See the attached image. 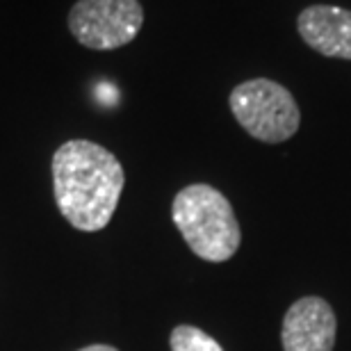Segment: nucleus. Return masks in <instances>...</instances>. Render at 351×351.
I'll list each match as a JSON object with an SVG mask.
<instances>
[{
    "mask_svg": "<svg viewBox=\"0 0 351 351\" xmlns=\"http://www.w3.org/2000/svg\"><path fill=\"white\" fill-rule=\"evenodd\" d=\"M171 351H223V347L217 342L213 335L201 331L199 326L180 324L176 326L169 335Z\"/></svg>",
    "mask_w": 351,
    "mask_h": 351,
    "instance_id": "0eeeda50",
    "label": "nucleus"
},
{
    "mask_svg": "<svg viewBox=\"0 0 351 351\" xmlns=\"http://www.w3.org/2000/svg\"><path fill=\"white\" fill-rule=\"evenodd\" d=\"M335 313L322 297H304L287 308L280 328L283 351H333Z\"/></svg>",
    "mask_w": 351,
    "mask_h": 351,
    "instance_id": "39448f33",
    "label": "nucleus"
},
{
    "mask_svg": "<svg viewBox=\"0 0 351 351\" xmlns=\"http://www.w3.org/2000/svg\"><path fill=\"white\" fill-rule=\"evenodd\" d=\"M69 32L91 51H117L128 46L144 25L139 0H78L66 16Z\"/></svg>",
    "mask_w": 351,
    "mask_h": 351,
    "instance_id": "20e7f679",
    "label": "nucleus"
},
{
    "mask_svg": "<svg viewBox=\"0 0 351 351\" xmlns=\"http://www.w3.org/2000/svg\"><path fill=\"white\" fill-rule=\"evenodd\" d=\"M297 30L324 58L351 62V12L333 5H311L297 16Z\"/></svg>",
    "mask_w": 351,
    "mask_h": 351,
    "instance_id": "423d86ee",
    "label": "nucleus"
},
{
    "mask_svg": "<svg viewBox=\"0 0 351 351\" xmlns=\"http://www.w3.org/2000/svg\"><path fill=\"white\" fill-rule=\"evenodd\" d=\"M78 351H119L117 347H110V345H89V347H82Z\"/></svg>",
    "mask_w": 351,
    "mask_h": 351,
    "instance_id": "6e6552de",
    "label": "nucleus"
},
{
    "mask_svg": "<svg viewBox=\"0 0 351 351\" xmlns=\"http://www.w3.org/2000/svg\"><path fill=\"white\" fill-rule=\"evenodd\" d=\"M235 121L265 144H280L297 135L301 114L294 96L267 78L240 82L228 98Z\"/></svg>",
    "mask_w": 351,
    "mask_h": 351,
    "instance_id": "7ed1b4c3",
    "label": "nucleus"
},
{
    "mask_svg": "<svg viewBox=\"0 0 351 351\" xmlns=\"http://www.w3.org/2000/svg\"><path fill=\"white\" fill-rule=\"evenodd\" d=\"M51 171L55 203L73 228L96 233L108 226L125 185L114 153L89 139H71L55 151Z\"/></svg>",
    "mask_w": 351,
    "mask_h": 351,
    "instance_id": "f257e3e1",
    "label": "nucleus"
},
{
    "mask_svg": "<svg viewBox=\"0 0 351 351\" xmlns=\"http://www.w3.org/2000/svg\"><path fill=\"white\" fill-rule=\"evenodd\" d=\"M171 219L187 247L201 261L226 263L240 249L242 230L235 210L213 185L194 182L182 187L173 196Z\"/></svg>",
    "mask_w": 351,
    "mask_h": 351,
    "instance_id": "f03ea898",
    "label": "nucleus"
}]
</instances>
